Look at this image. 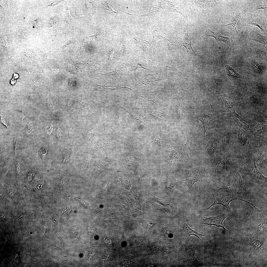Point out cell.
<instances>
[{
  "label": "cell",
  "mask_w": 267,
  "mask_h": 267,
  "mask_svg": "<svg viewBox=\"0 0 267 267\" xmlns=\"http://www.w3.org/2000/svg\"><path fill=\"white\" fill-rule=\"evenodd\" d=\"M182 107V102L181 100L179 98L177 99L175 102V113L176 119L178 121H179L180 119Z\"/></svg>",
  "instance_id": "1f68e13d"
},
{
  "label": "cell",
  "mask_w": 267,
  "mask_h": 267,
  "mask_svg": "<svg viewBox=\"0 0 267 267\" xmlns=\"http://www.w3.org/2000/svg\"><path fill=\"white\" fill-rule=\"evenodd\" d=\"M0 122L4 125L6 126L7 128H8V126L7 123L5 120L4 119L3 117H2V115L0 114Z\"/></svg>",
  "instance_id": "60d3db41"
},
{
  "label": "cell",
  "mask_w": 267,
  "mask_h": 267,
  "mask_svg": "<svg viewBox=\"0 0 267 267\" xmlns=\"http://www.w3.org/2000/svg\"><path fill=\"white\" fill-rule=\"evenodd\" d=\"M16 82V81L15 80L13 79H12L11 81V83L12 85H13L15 84Z\"/></svg>",
  "instance_id": "11a10c76"
},
{
  "label": "cell",
  "mask_w": 267,
  "mask_h": 267,
  "mask_svg": "<svg viewBox=\"0 0 267 267\" xmlns=\"http://www.w3.org/2000/svg\"><path fill=\"white\" fill-rule=\"evenodd\" d=\"M19 147L18 145V143L17 141L15 145V155L17 153V152Z\"/></svg>",
  "instance_id": "681fc988"
},
{
  "label": "cell",
  "mask_w": 267,
  "mask_h": 267,
  "mask_svg": "<svg viewBox=\"0 0 267 267\" xmlns=\"http://www.w3.org/2000/svg\"><path fill=\"white\" fill-rule=\"evenodd\" d=\"M51 167V164L50 162H49L48 163L47 166V169L48 170L50 169Z\"/></svg>",
  "instance_id": "6f0895ef"
},
{
  "label": "cell",
  "mask_w": 267,
  "mask_h": 267,
  "mask_svg": "<svg viewBox=\"0 0 267 267\" xmlns=\"http://www.w3.org/2000/svg\"><path fill=\"white\" fill-rule=\"evenodd\" d=\"M67 15L68 18L70 19H72V17L70 14L69 9V7L67 8Z\"/></svg>",
  "instance_id": "ee69618b"
},
{
  "label": "cell",
  "mask_w": 267,
  "mask_h": 267,
  "mask_svg": "<svg viewBox=\"0 0 267 267\" xmlns=\"http://www.w3.org/2000/svg\"><path fill=\"white\" fill-rule=\"evenodd\" d=\"M260 9H263L264 10L267 9V2H264L262 1L260 3L257 4L254 8V11H255Z\"/></svg>",
  "instance_id": "e575fe53"
},
{
  "label": "cell",
  "mask_w": 267,
  "mask_h": 267,
  "mask_svg": "<svg viewBox=\"0 0 267 267\" xmlns=\"http://www.w3.org/2000/svg\"><path fill=\"white\" fill-rule=\"evenodd\" d=\"M8 192L9 194L10 195L12 196H13V191L12 188L11 186H10L8 188Z\"/></svg>",
  "instance_id": "7dc6e473"
},
{
  "label": "cell",
  "mask_w": 267,
  "mask_h": 267,
  "mask_svg": "<svg viewBox=\"0 0 267 267\" xmlns=\"http://www.w3.org/2000/svg\"><path fill=\"white\" fill-rule=\"evenodd\" d=\"M33 131V128L32 122H30L27 124L26 129V132L28 134H30L32 133Z\"/></svg>",
  "instance_id": "74e56055"
},
{
  "label": "cell",
  "mask_w": 267,
  "mask_h": 267,
  "mask_svg": "<svg viewBox=\"0 0 267 267\" xmlns=\"http://www.w3.org/2000/svg\"><path fill=\"white\" fill-rule=\"evenodd\" d=\"M254 154L257 167H258L260 168H264L267 169V149Z\"/></svg>",
  "instance_id": "7402d4cb"
},
{
  "label": "cell",
  "mask_w": 267,
  "mask_h": 267,
  "mask_svg": "<svg viewBox=\"0 0 267 267\" xmlns=\"http://www.w3.org/2000/svg\"><path fill=\"white\" fill-rule=\"evenodd\" d=\"M246 39L254 40L264 44H267V37L261 35L256 31H252L251 35Z\"/></svg>",
  "instance_id": "83f0119b"
},
{
  "label": "cell",
  "mask_w": 267,
  "mask_h": 267,
  "mask_svg": "<svg viewBox=\"0 0 267 267\" xmlns=\"http://www.w3.org/2000/svg\"><path fill=\"white\" fill-rule=\"evenodd\" d=\"M228 216L226 214L223 213L216 216L208 217H204L202 220L203 223L210 225V226L212 225H214L218 227H222L224 230L230 233V232L225 228L223 224L224 220Z\"/></svg>",
  "instance_id": "e0dca14e"
},
{
  "label": "cell",
  "mask_w": 267,
  "mask_h": 267,
  "mask_svg": "<svg viewBox=\"0 0 267 267\" xmlns=\"http://www.w3.org/2000/svg\"><path fill=\"white\" fill-rule=\"evenodd\" d=\"M99 33V32H98L93 35L87 36L86 37V39L88 42L92 41L96 39Z\"/></svg>",
  "instance_id": "f35d334b"
},
{
  "label": "cell",
  "mask_w": 267,
  "mask_h": 267,
  "mask_svg": "<svg viewBox=\"0 0 267 267\" xmlns=\"http://www.w3.org/2000/svg\"><path fill=\"white\" fill-rule=\"evenodd\" d=\"M219 105L216 107H213L211 104L201 106L197 109L194 113L195 118L200 120L202 124L205 139V133L207 130L220 127L215 111L216 108Z\"/></svg>",
  "instance_id": "3957f363"
},
{
  "label": "cell",
  "mask_w": 267,
  "mask_h": 267,
  "mask_svg": "<svg viewBox=\"0 0 267 267\" xmlns=\"http://www.w3.org/2000/svg\"><path fill=\"white\" fill-rule=\"evenodd\" d=\"M238 167L244 176L248 187L267 186V177L257 166L254 154L249 150L235 153Z\"/></svg>",
  "instance_id": "7a4b0ae2"
},
{
  "label": "cell",
  "mask_w": 267,
  "mask_h": 267,
  "mask_svg": "<svg viewBox=\"0 0 267 267\" xmlns=\"http://www.w3.org/2000/svg\"><path fill=\"white\" fill-rule=\"evenodd\" d=\"M206 30L207 33L204 38L207 37H214L215 40L212 44L219 42H223L230 46L231 49H232L234 44V37H226L223 35L222 33L214 32L208 28L206 29Z\"/></svg>",
  "instance_id": "5bb4252c"
},
{
  "label": "cell",
  "mask_w": 267,
  "mask_h": 267,
  "mask_svg": "<svg viewBox=\"0 0 267 267\" xmlns=\"http://www.w3.org/2000/svg\"><path fill=\"white\" fill-rule=\"evenodd\" d=\"M169 2L168 4L170 7L169 11L180 13L186 19L188 17L187 15L182 3L175 1Z\"/></svg>",
  "instance_id": "603a6c76"
},
{
  "label": "cell",
  "mask_w": 267,
  "mask_h": 267,
  "mask_svg": "<svg viewBox=\"0 0 267 267\" xmlns=\"http://www.w3.org/2000/svg\"><path fill=\"white\" fill-rule=\"evenodd\" d=\"M205 164L208 178L213 182L231 175L238 166L234 152H219Z\"/></svg>",
  "instance_id": "6da1fadb"
},
{
  "label": "cell",
  "mask_w": 267,
  "mask_h": 267,
  "mask_svg": "<svg viewBox=\"0 0 267 267\" xmlns=\"http://www.w3.org/2000/svg\"><path fill=\"white\" fill-rule=\"evenodd\" d=\"M185 180L182 181L187 183L189 189H191L197 182H206L208 178L206 171V165H198L189 169L185 170Z\"/></svg>",
  "instance_id": "8992f818"
},
{
  "label": "cell",
  "mask_w": 267,
  "mask_h": 267,
  "mask_svg": "<svg viewBox=\"0 0 267 267\" xmlns=\"http://www.w3.org/2000/svg\"><path fill=\"white\" fill-rule=\"evenodd\" d=\"M252 233L256 236L266 238L267 236V218L252 225L250 228Z\"/></svg>",
  "instance_id": "d6986e66"
},
{
  "label": "cell",
  "mask_w": 267,
  "mask_h": 267,
  "mask_svg": "<svg viewBox=\"0 0 267 267\" xmlns=\"http://www.w3.org/2000/svg\"><path fill=\"white\" fill-rule=\"evenodd\" d=\"M226 73L230 80H233L238 78H242L241 75L237 73L232 67L227 64L225 66Z\"/></svg>",
  "instance_id": "f546056e"
},
{
  "label": "cell",
  "mask_w": 267,
  "mask_h": 267,
  "mask_svg": "<svg viewBox=\"0 0 267 267\" xmlns=\"http://www.w3.org/2000/svg\"><path fill=\"white\" fill-rule=\"evenodd\" d=\"M65 185V182H61L59 184L58 186V189L59 192L60 191L61 189L63 188L64 186Z\"/></svg>",
  "instance_id": "7bdbcfd3"
},
{
  "label": "cell",
  "mask_w": 267,
  "mask_h": 267,
  "mask_svg": "<svg viewBox=\"0 0 267 267\" xmlns=\"http://www.w3.org/2000/svg\"><path fill=\"white\" fill-rule=\"evenodd\" d=\"M108 1H106L105 2V4H104V5H105V6L106 7L105 8L106 9H107V10H109V11L110 12H111V13H116V12L113 11L112 10L111 8L110 7L109 5H108Z\"/></svg>",
  "instance_id": "ab89813d"
},
{
  "label": "cell",
  "mask_w": 267,
  "mask_h": 267,
  "mask_svg": "<svg viewBox=\"0 0 267 267\" xmlns=\"http://www.w3.org/2000/svg\"><path fill=\"white\" fill-rule=\"evenodd\" d=\"M238 130L228 127L218 131L220 136V152H234Z\"/></svg>",
  "instance_id": "277c9868"
},
{
  "label": "cell",
  "mask_w": 267,
  "mask_h": 267,
  "mask_svg": "<svg viewBox=\"0 0 267 267\" xmlns=\"http://www.w3.org/2000/svg\"><path fill=\"white\" fill-rule=\"evenodd\" d=\"M64 0H60V1H55L54 2H53L52 3L46 6L45 7H47L49 6H54L58 4L59 3L63 1Z\"/></svg>",
  "instance_id": "b9f144b4"
},
{
  "label": "cell",
  "mask_w": 267,
  "mask_h": 267,
  "mask_svg": "<svg viewBox=\"0 0 267 267\" xmlns=\"http://www.w3.org/2000/svg\"><path fill=\"white\" fill-rule=\"evenodd\" d=\"M13 77L14 79H17L18 78L19 75L17 74L14 73V74Z\"/></svg>",
  "instance_id": "680465c9"
},
{
  "label": "cell",
  "mask_w": 267,
  "mask_h": 267,
  "mask_svg": "<svg viewBox=\"0 0 267 267\" xmlns=\"http://www.w3.org/2000/svg\"><path fill=\"white\" fill-rule=\"evenodd\" d=\"M45 127L46 133L49 136L53 130V126L51 123H48L45 124Z\"/></svg>",
  "instance_id": "d590c367"
},
{
  "label": "cell",
  "mask_w": 267,
  "mask_h": 267,
  "mask_svg": "<svg viewBox=\"0 0 267 267\" xmlns=\"http://www.w3.org/2000/svg\"><path fill=\"white\" fill-rule=\"evenodd\" d=\"M212 189L214 193L223 196L235 195L238 194L239 193L236 188L231 175L213 182Z\"/></svg>",
  "instance_id": "5b68a950"
},
{
  "label": "cell",
  "mask_w": 267,
  "mask_h": 267,
  "mask_svg": "<svg viewBox=\"0 0 267 267\" xmlns=\"http://www.w3.org/2000/svg\"><path fill=\"white\" fill-rule=\"evenodd\" d=\"M250 133L267 139V121L255 123L250 125Z\"/></svg>",
  "instance_id": "2e32d148"
},
{
  "label": "cell",
  "mask_w": 267,
  "mask_h": 267,
  "mask_svg": "<svg viewBox=\"0 0 267 267\" xmlns=\"http://www.w3.org/2000/svg\"><path fill=\"white\" fill-rule=\"evenodd\" d=\"M251 66L252 70L257 73H260L262 70L261 68L257 62L255 60L251 61Z\"/></svg>",
  "instance_id": "836d02e7"
},
{
  "label": "cell",
  "mask_w": 267,
  "mask_h": 267,
  "mask_svg": "<svg viewBox=\"0 0 267 267\" xmlns=\"http://www.w3.org/2000/svg\"><path fill=\"white\" fill-rule=\"evenodd\" d=\"M149 114L158 119L164 125L167 126V116L166 114L159 111H150Z\"/></svg>",
  "instance_id": "f1b7e54d"
},
{
  "label": "cell",
  "mask_w": 267,
  "mask_h": 267,
  "mask_svg": "<svg viewBox=\"0 0 267 267\" xmlns=\"http://www.w3.org/2000/svg\"><path fill=\"white\" fill-rule=\"evenodd\" d=\"M48 103L49 105L52 107H53V102H52L51 100H50L49 102H48Z\"/></svg>",
  "instance_id": "91938a15"
},
{
  "label": "cell",
  "mask_w": 267,
  "mask_h": 267,
  "mask_svg": "<svg viewBox=\"0 0 267 267\" xmlns=\"http://www.w3.org/2000/svg\"><path fill=\"white\" fill-rule=\"evenodd\" d=\"M232 117L239 127L243 129L245 131L249 132L250 130V126L236 112H234L229 113Z\"/></svg>",
  "instance_id": "4316f807"
},
{
  "label": "cell",
  "mask_w": 267,
  "mask_h": 267,
  "mask_svg": "<svg viewBox=\"0 0 267 267\" xmlns=\"http://www.w3.org/2000/svg\"><path fill=\"white\" fill-rule=\"evenodd\" d=\"M252 135L240 127L238 131L237 142L234 152L240 153L248 150L250 140Z\"/></svg>",
  "instance_id": "9c48e42d"
},
{
  "label": "cell",
  "mask_w": 267,
  "mask_h": 267,
  "mask_svg": "<svg viewBox=\"0 0 267 267\" xmlns=\"http://www.w3.org/2000/svg\"><path fill=\"white\" fill-rule=\"evenodd\" d=\"M212 193L214 198V201L210 206L206 209V210L216 205L221 204L224 206L228 212H230L231 211V209L229 206V203L232 201L236 200H242L248 203L252 206L253 205V204L251 202L243 199L238 194L235 195L226 196L219 195L212 192Z\"/></svg>",
  "instance_id": "8fae6325"
},
{
  "label": "cell",
  "mask_w": 267,
  "mask_h": 267,
  "mask_svg": "<svg viewBox=\"0 0 267 267\" xmlns=\"http://www.w3.org/2000/svg\"><path fill=\"white\" fill-rule=\"evenodd\" d=\"M224 103L225 109L229 113L236 112L235 110L237 106L236 99L232 96L224 94L222 96Z\"/></svg>",
  "instance_id": "44dd1931"
},
{
  "label": "cell",
  "mask_w": 267,
  "mask_h": 267,
  "mask_svg": "<svg viewBox=\"0 0 267 267\" xmlns=\"http://www.w3.org/2000/svg\"><path fill=\"white\" fill-rule=\"evenodd\" d=\"M86 5L89 10L91 9L92 7V4L91 2L88 1H87L86 2Z\"/></svg>",
  "instance_id": "bcb514c9"
},
{
  "label": "cell",
  "mask_w": 267,
  "mask_h": 267,
  "mask_svg": "<svg viewBox=\"0 0 267 267\" xmlns=\"http://www.w3.org/2000/svg\"><path fill=\"white\" fill-rule=\"evenodd\" d=\"M47 224V222H46L45 223V225L44 226V232H45V230H46Z\"/></svg>",
  "instance_id": "94428289"
},
{
  "label": "cell",
  "mask_w": 267,
  "mask_h": 267,
  "mask_svg": "<svg viewBox=\"0 0 267 267\" xmlns=\"http://www.w3.org/2000/svg\"><path fill=\"white\" fill-rule=\"evenodd\" d=\"M17 173L18 174H19V173L20 171V166L19 164V163L17 166Z\"/></svg>",
  "instance_id": "db71d44e"
},
{
  "label": "cell",
  "mask_w": 267,
  "mask_h": 267,
  "mask_svg": "<svg viewBox=\"0 0 267 267\" xmlns=\"http://www.w3.org/2000/svg\"><path fill=\"white\" fill-rule=\"evenodd\" d=\"M122 108L130 114L134 119L140 121L146 126H148V124L147 121L140 114L127 108L123 107Z\"/></svg>",
  "instance_id": "4dcf8cb0"
},
{
  "label": "cell",
  "mask_w": 267,
  "mask_h": 267,
  "mask_svg": "<svg viewBox=\"0 0 267 267\" xmlns=\"http://www.w3.org/2000/svg\"><path fill=\"white\" fill-rule=\"evenodd\" d=\"M132 66V68L134 74L135 75L136 72L138 68H142L144 69H146L145 68L143 67V66L140 64L138 63H134L133 64Z\"/></svg>",
  "instance_id": "8d00e7d4"
},
{
  "label": "cell",
  "mask_w": 267,
  "mask_h": 267,
  "mask_svg": "<svg viewBox=\"0 0 267 267\" xmlns=\"http://www.w3.org/2000/svg\"><path fill=\"white\" fill-rule=\"evenodd\" d=\"M169 156L170 159L173 160L182 162L190 159L189 155L186 153L184 148L181 146L171 147Z\"/></svg>",
  "instance_id": "4fadbf2b"
},
{
  "label": "cell",
  "mask_w": 267,
  "mask_h": 267,
  "mask_svg": "<svg viewBox=\"0 0 267 267\" xmlns=\"http://www.w3.org/2000/svg\"><path fill=\"white\" fill-rule=\"evenodd\" d=\"M248 24L259 27L263 33H267V24L265 19L262 17H258L251 19Z\"/></svg>",
  "instance_id": "cb8c5ba5"
},
{
  "label": "cell",
  "mask_w": 267,
  "mask_h": 267,
  "mask_svg": "<svg viewBox=\"0 0 267 267\" xmlns=\"http://www.w3.org/2000/svg\"><path fill=\"white\" fill-rule=\"evenodd\" d=\"M204 148L206 162L210 160L220 152V136L218 131L213 134L206 140Z\"/></svg>",
  "instance_id": "52a82bcc"
},
{
  "label": "cell",
  "mask_w": 267,
  "mask_h": 267,
  "mask_svg": "<svg viewBox=\"0 0 267 267\" xmlns=\"http://www.w3.org/2000/svg\"><path fill=\"white\" fill-rule=\"evenodd\" d=\"M248 10V8L243 9L241 12L238 14L237 18L233 21L227 24L224 25V26L226 29V31L225 32L234 36L238 34V33L236 30L237 24L242 17Z\"/></svg>",
  "instance_id": "ffe728a7"
},
{
  "label": "cell",
  "mask_w": 267,
  "mask_h": 267,
  "mask_svg": "<svg viewBox=\"0 0 267 267\" xmlns=\"http://www.w3.org/2000/svg\"><path fill=\"white\" fill-rule=\"evenodd\" d=\"M135 98L141 102H152L159 107L164 106L165 104L164 102L157 98L155 93L152 91L144 92L139 93L136 94Z\"/></svg>",
  "instance_id": "9a60e30c"
},
{
  "label": "cell",
  "mask_w": 267,
  "mask_h": 267,
  "mask_svg": "<svg viewBox=\"0 0 267 267\" xmlns=\"http://www.w3.org/2000/svg\"><path fill=\"white\" fill-rule=\"evenodd\" d=\"M22 35L23 38H25L28 36V34L26 31H23L22 33Z\"/></svg>",
  "instance_id": "f907efd6"
},
{
  "label": "cell",
  "mask_w": 267,
  "mask_h": 267,
  "mask_svg": "<svg viewBox=\"0 0 267 267\" xmlns=\"http://www.w3.org/2000/svg\"><path fill=\"white\" fill-rule=\"evenodd\" d=\"M231 175L236 188L238 192L246 196L249 193V187L244 175L238 166Z\"/></svg>",
  "instance_id": "30bf717a"
},
{
  "label": "cell",
  "mask_w": 267,
  "mask_h": 267,
  "mask_svg": "<svg viewBox=\"0 0 267 267\" xmlns=\"http://www.w3.org/2000/svg\"><path fill=\"white\" fill-rule=\"evenodd\" d=\"M69 156V154H68L67 155V156L66 157L65 159L64 160V161H63V164L64 162L65 163V162H67V161H68Z\"/></svg>",
  "instance_id": "f5cc1de1"
},
{
  "label": "cell",
  "mask_w": 267,
  "mask_h": 267,
  "mask_svg": "<svg viewBox=\"0 0 267 267\" xmlns=\"http://www.w3.org/2000/svg\"><path fill=\"white\" fill-rule=\"evenodd\" d=\"M41 153L43 155H44L46 153V151L45 149H43L41 151Z\"/></svg>",
  "instance_id": "9f6ffc18"
},
{
  "label": "cell",
  "mask_w": 267,
  "mask_h": 267,
  "mask_svg": "<svg viewBox=\"0 0 267 267\" xmlns=\"http://www.w3.org/2000/svg\"><path fill=\"white\" fill-rule=\"evenodd\" d=\"M160 80L158 78H155L153 75H148L146 77L143 79L142 82V85H147L148 84L156 81Z\"/></svg>",
  "instance_id": "d6a6232c"
},
{
  "label": "cell",
  "mask_w": 267,
  "mask_h": 267,
  "mask_svg": "<svg viewBox=\"0 0 267 267\" xmlns=\"http://www.w3.org/2000/svg\"><path fill=\"white\" fill-rule=\"evenodd\" d=\"M197 243L191 245H186V250L187 253L188 259L193 264H197L199 263L195 255V251L197 248Z\"/></svg>",
  "instance_id": "d4e9b609"
},
{
  "label": "cell",
  "mask_w": 267,
  "mask_h": 267,
  "mask_svg": "<svg viewBox=\"0 0 267 267\" xmlns=\"http://www.w3.org/2000/svg\"><path fill=\"white\" fill-rule=\"evenodd\" d=\"M267 139L252 135L250 140L248 150L254 153H256L267 149Z\"/></svg>",
  "instance_id": "7c38bea8"
},
{
  "label": "cell",
  "mask_w": 267,
  "mask_h": 267,
  "mask_svg": "<svg viewBox=\"0 0 267 267\" xmlns=\"http://www.w3.org/2000/svg\"><path fill=\"white\" fill-rule=\"evenodd\" d=\"M32 98L35 102L37 103L39 102V99L36 97L32 96Z\"/></svg>",
  "instance_id": "816d5d0a"
},
{
  "label": "cell",
  "mask_w": 267,
  "mask_h": 267,
  "mask_svg": "<svg viewBox=\"0 0 267 267\" xmlns=\"http://www.w3.org/2000/svg\"><path fill=\"white\" fill-rule=\"evenodd\" d=\"M157 200L159 201L162 204H163L165 205H169V204L167 203L165 201L161 199H159V198H156Z\"/></svg>",
  "instance_id": "c3c4849f"
},
{
  "label": "cell",
  "mask_w": 267,
  "mask_h": 267,
  "mask_svg": "<svg viewBox=\"0 0 267 267\" xmlns=\"http://www.w3.org/2000/svg\"><path fill=\"white\" fill-rule=\"evenodd\" d=\"M181 39L183 46L186 49L188 53V66L190 61L194 62L193 58L195 56V51L191 46L192 38L188 32L184 30L182 33Z\"/></svg>",
  "instance_id": "ac0fdd59"
},
{
  "label": "cell",
  "mask_w": 267,
  "mask_h": 267,
  "mask_svg": "<svg viewBox=\"0 0 267 267\" xmlns=\"http://www.w3.org/2000/svg\"><path fill=\"white\" fill-rule=\"evenodd\" d=\"M57 134L58 140H59L61 137V129L59 127L57 130Z\"/></svg>",
  "instance_id": "f6af8a7d"
},
{
  "label": "cell",
  "mask_w": 267,
  "mask_h": 267,
  "mask_svg": "<svg viewBox=\"0 0 267 267\" xmlns=\"http://www.w3.org/2000/svg\"><path fill=\"white\" fill-rule=\"evenodd\" d=\"M183 227L185 234L187 236L189 237L191 235L195 236L198 238L201 241L203 239V237L207 235L200 234L193 230L188 225L184 220L183 221Z\"/></svg>",
  "instance_id": "484cf974"
},
{
  "label": "cell",
  "mask_w": 267,
  "mask_h": 267,
  "mask_svg": "<svg viewBox=\"0 0 267 267\" xmlns=\"http://www.w3.org/2000/svg\"><path fill=\"white\" fill-rule=\"evenodd\" d=\"M50 23L51 24H53V23H54V21L53 19H51L50 20Z\"/></svg>",
  "instance_id": "6125c7cd"
},
{
  "label": "cell",
  "mask_w": 267,
  "mask_h": 267,
  "mask_svg": "<svg viewBox=\"0 0 267 267\" xmlns=\"http://www.w3.org/2000/svg\"><path fill=\"white\" fill-rule=\"evenodd\" d=\"M266 238L260 237L252 233L246 235L245 240L250 250L257 253L267 252Z\"/></svg>",
  "instance_id": "ba28073f"
}]
</instances>
